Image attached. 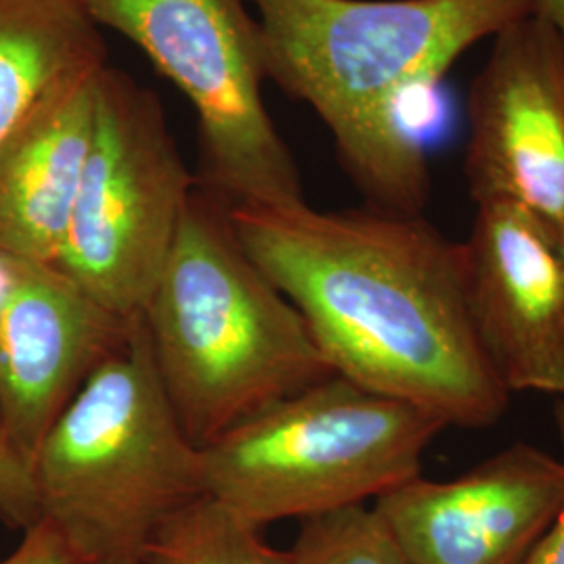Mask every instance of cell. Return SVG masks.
Returning a JSON list of instances; mask_svg holds the SVG:
<instances>
[{
	"instance_id": "obj_5",
	"label": "cell",
	"mask_w": 564,
	"mask_h": 564,
	"mask_svg": "<svg viewBox=\"0 0 564 564\" xmlns=\"http://www.w3.org/2000/svg\"><path fill=\"white\" fill-rule=\"evenodd\" d=\"M444 429L419 405L330 375L203 445V487L260 529L305 521L421 475Z\"/></svg>"
},
{
	"instance_id": "obj_13",
	"label": "cell",
	"mask_w": 564,
	"mask_h": 564,
	"mask_svg": "<svg viewBox=\"0 0 564 564\" xmlns=\"http://www.w3.org/2000/svg\"><path fill=\"white\" fill-rule=\"evenodd\" d=\"M107 63L101 28L78 0H0V151Z\"/></svg>"
},
{
	"instance_id": "obj_11",
	"label": "cell",
	"mask_w": 564,
	"mask_h": 564,
	"mask_svg": "<svg viewBox=\"0 0 564 564\" xmlns=\"http://www.w3.org/2000/svg\"><path fill=\"white\" fill-rule=\"evenodd\" d=\"M468 303L508 393L564 398V235L517 203H477Z\"/></svg>"
},
{
	"instance_id": "obj_20",
	"label": "cell",
	"mask_w": 564,
	"mask_h": 564,
	"mask_svg": "<svg viewBox=\"0 0 564 564\" xmlns=\"http://www.w3.org/2000/svg\"><path fill=\"white\" fill-rule=\"evenodd\" d=\"M84 564H144L142 556H113V558H97Z\"/></svg>"
},
{
	"instance_id": "obj_21",
	"label": "cell",
	"mask_w": 564,
	"mask_h": 564,
	"mask_svg": "<svg viewBox=\"0 0 564 564\" xmlns=\"http://www.w3.org/2000/svg\"><path fill=\"white\" fill-rule=\"evenodd\" d=\"M2 274H4V256L0 253V282H2Z\"/></svg>"
},
{
	"instance_id": "obj_1",
	"label": "cell",
	"mask_w": 564,
	"mask_h": 564,
	"mask_svg": "<svg viewBox=\"0 0 564 564\" xmlns=\"http://www.w3.org/2000/svg\"><path fill=\"white\" fill-rule=\"evenodd\" d=\"M226 212L242 249L302 314L333 375L419 405L445 426L502 421L510 393L473 323L464 242L423 214L370 205Z\"/></svg>"
},
{
	"instance_id": "obj_10",
	"label": "cell",
	"mask_w": 564,
	"mask_h": 564,
	"mask_svg": "<svg viewBox=\"0 0 564 564\" xmlns=\"http://www.w3.org/2000/svg\"><path fill=\"white\" fill-rule=\"evenodd\" d=\"M139 318L102 307L57 263L4 253L0 433L25 463L32 464L51 424Z\"/></svg>"
},
{
	"instance_id": "obj_16",
	"label": "cell",
	"mask_w": 564,
	"mask_h": 564,
	"mask_svg": "<svg viewBox=\"0 0 564 564\" xmlns=\"http://www.w3.org/2000/svg\"><path fill=\"white\" fill-rule=\"evenodd\" d=\"M0 521L9 529H30L41 521V506L30 464L0 433Z\"/></svg>"
},
{
	"instance_id": "obj_2",
	"label": "cell",
	"mask_w": 564,
	"mask_h": 564,
	"mask_svg": "<svg viewBox=\"0 0 564 564\" xmlns=\"http://www.w3.org/2000/svg\"><path fill=\"white\" fill-rule=\"evenodd\" d=\"M263 67L330 130L366 205L419 216L431 195L408 111L477 42L531 15L529 0H249Z\"/></svg>"
},
{
	"instance_id": "obj_17",
	"label": "cell",
	"mask_w": 564,
	"mask_h": 564,
	"mask_svg": "<svg viewBox=\"0 0 564 564\" xmlns=\"http://www.w3.org/2000/svg\"><path fill=\"white\" fill-rule=\"evenodd\" d=\"M0 564H84L55 524L41 519L23 531L20 545Z\"/></svg>"
},
{
	"instance_id": "obj_18",
	"label": "cell",
	"mask_w": 564,
	"mask_h": 564,
	"mask_svg": "<svg viewBox=\"0 0 564 564\" xmlns=\"http://www.w3.org/2000/svg\"><path fill=\"white\" fill-rule=\"evenodd\" d=\"M554 424L564 444V398L554 403ZM527 564H564V502Z\"/></svg>"
},
{
	"instance_id": "obj_14",
	"label": "cell",
	"mask_w": 564,
	"mask_h": 564,
	"mask_svg": "<svg viewBox=\"0 0 564 564\" xmlns=\"http://www.w3.org/2000/svg\"><path fill=\"white\" fill-rule=\"evenodd\" d=\"M144 564H293L263 540L262 529L202 496L174 512L142 552Z\"/></svg>"
},
{
	"instance_id": "obj_6",
	"label": "cell",
	"mask_w": 564,
	"mask_h": 564,
	"mask_svg": "<svg viewBox=\"0 0 564 564\" xmlns=\"http://www.w3.org/2000/svg\"><path fill=\"white\" fill-rule=\"evenodd\" d=\"M181 88L199 126L197 186L232 207L305 202L297 162L263 102L262 39L245 0H78Z\"/></svg>"
},
{
	"instance_id": "obj_9",
	"label": "cell",
	"mask_w": 564,
	"mask_h": 564,
	"mask_svg": "<svg viewBox=\"0 0 564 564\" xmlns=\"http://www.w3.org/2000/svg\"><path fill=\"white\" fill-rule=\"evenodd\" d=\"M564 502V460L517 442L463 475H416L372 502L412 564H527Z\"/></svg>"
},
{
	"instance_id": "obj_19",
	"label": "cell",
	"mask_w": 564,
	"mask_h": 564,
	"mask_svg": "<svg viewBox=\"0 0 564 564\" xmlns=\"http://www.w3.org/2000/svg\"><path fill=\"white\" fill-rule=\"evenodd\" d=\"M531 15L552 25L564 41V0H529Z\"/></svg>"
},
{
	"instance_id": "obj_12",
	"label": "cell",
	"mask_w": 564,
	"mask_h": 564,
	"mask_svg": "<svg viewBox=\"0 0 564 564\" xmlns=\"http://www.w3.org/2000/svg\"><path fill=\"white\" fill-rule=\"evenodd\" d=\"M101 72L48 105L0 151V253L59 260L95 137Z\"/></svg>"
},
{
	"instance_id": "obj_8",
	"label": "cell",
	"mask_w": 564,
	"mask_h": 564,
	"mask_svg": "<svg viewBox=\"0 0 564 564\" xmlns=\"http://www.w3.org/2000/svg\"><path fill=\"white\" fill-rule=\"evenodd\" d=\"M491 41L466 99L468 193L475 205L517 203L564 235V41L535 15Z\"/></svg>"
},
{
	"instance_id": "obj_3",
	"label": "cell",
	"mask_w": 564,
	"mask_h": 564,
	"mask_svg": "<svg viewBox=\"0 0 564 564\" xmlns=\"http://www.w3.org/2000/svg\"><path fill=\"white\" fill-rule=\"evenodd\" d=\"M142 323L163 389L197 447L333 375L297 307L199 186Z\"/></svg>"
},
{
	"instance_id": "obj_15",
	"label": "cell",
	"mask_w": 564,
	"mask_h": 564,
	"mask_svg": "<svg viewBox=\"0 0 564 564\" xmlns=\"http://www.w3.org/2000/svg\"><path fill=\"white\" fill-rule=\"evenodd\" d=\"M293 564H412L375 508L349 506L300 521Z\"/></svg>"
},
{
	"instance_id": "obj_7",
	"label": "cell",
	"mask_w": 564,
	"mask_h": 564,
	"mask_svg": "<svg viewBox=\"0 0 564 564\" xmlns=\"http://www.w3.org/2000/svg\"><path fill=\"white\" fill-rule=\"evenodd\" d=\"M195 188L155 93L107 63L57 265L109 312L139 318Z\"/></svg>"
},
{
	"instance_id": "obj_4",
	"label": "cell",
	"mask_w": 564,
	"mask_h": 564,
	"mask_svg": "<svg viewBox=\"0 0 564 564\" xmlns=\"http://www.w3.org/2000/svg\"><path fill=\"white\" fill-rule=\"evenodd\" d=\"M30 468L41 519L84 563L142 556L174 512L205 496L202 447L163 389L142 316L51 424Z\"/></svg>"
}]
</instances>
